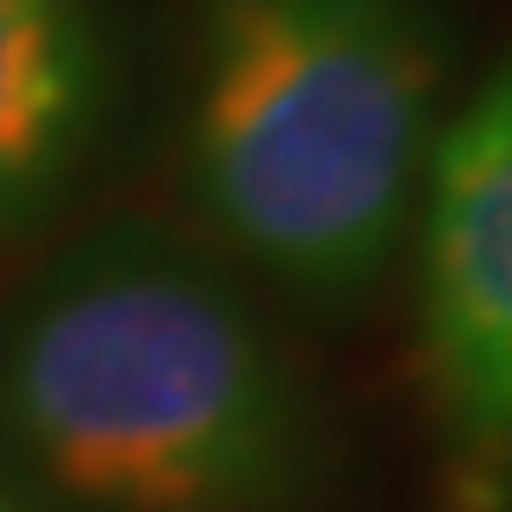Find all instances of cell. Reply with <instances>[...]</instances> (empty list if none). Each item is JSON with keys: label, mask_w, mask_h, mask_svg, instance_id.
<instances>
[{"label": "cell", "mask_w": 512, "mask_h": 512, "mask_svg": "<svg viewBox=\"0 0 512 512\" xmlns=\"http://www.w3.org/2000/svg\"><path fill=\"white\" fill-rule=\"evenodd\" d=\"M340 466L273 300L180 220H74L0 306V486L34 512H326Z\"/></svg>", "instance_id": "6da1fadb"}, {"label": "cell", "mask_w": 512, "mask_h": 512, "mask_svg": "<svg viewBox=\"0 0 512 512\" xmlns=\"http://www.w3.org/2000/svg\"><path fill=\"white\" fill-rule=\"evenodd\" d=\"M446 127L426 0H187L180 227L273 306L346 320L399 273Z\"/></svg>", "instance_id": "7a4b0ae2"}, {"label": "cell", "mask_w": 512, "mask_h": 512, "mask_svg": "<svg viewBox=\"0 0 512 512\" xmlns=\"http://www.w3.org/2000/svg\"><path fill=\"white\" fill-rule=\"evenodd\" d=\"M406 260L446 459L473 506L512 512V60L439 127Z\"/></svg>", "instance_id": "3957f363"}, {"label": "cell", "mask_w": 512, "mask_h": 512, "mask_svg": "<svg viewBox=\"0 0 512 512\" xmlns=\"http://www.w3.org/2000/svg\"><path fill=\"white\" fill-rule=\"evenodd\" d=\"M120 114L114 0H0V253L74 227L114 160Z\"/></svg>", "instance_id": "277c9868"}, {"label": "cell", "mask_w": 512, "mask_h": 512, "mask_svg": "<svg viewBox=\"0 0 512 512\" xmlns=\"http://www.w3.org/2000/svg\"><path fill=\"white\" fill-rule=\"evenodd\" d=\"M0 512H34V506H27L20 493H7V486H0Z\"/></svg>", "instance_id": "5b68a950"}]
</instances>
